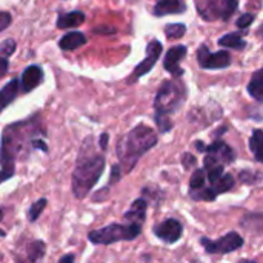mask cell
Masks as SVG:
<instances>
[{
	"label": "cell",
	"instance_id": "obj_14",
	"mask_svg": "<svg viewBox=\"0 0 263 263\" xmlns=\"http://www.w3.org/2000/svg\"><path fill=\"white\" fill-rule=\"evenodd\" d=\"M85 22V14L80 11H71L60 14L57 18V28L60 29H68V28H76Z\"/></svg>",
	"mask_w": 263,
	"mask_h": 263
},
{
	"label": "cell",
	"instance_id": "obj_11",
	"mask_svg": "<svg viewBox=\"0 0 263 263\" xmlns=\"http://www.w3.org/2000/svg\"><path fill=\"white\" fill-rule=\"evenodd\" d=\"M43 80V71L40 66L37 65H31L28 66L23 74H22V80H20V88L23 92H29L34 88H37Z\"/></svg>",
	"mask_w": 263,
	"mask_h": 263
},
{
	"label": "cell",
	"instance_id": "obj_30",
	"mask_svg": "<svg viewBox=\"0 0 263 263\" xmlns=\"http://www.w3.org/2000/svg\"><path fill=\"white\" fill-rule=\"evenodd\" d=\"M9 22H11V15L8 14V12H2L0 14V29L3 31V29H6L8 28V25H9Z\"/></svg>",
	"mask_w": 263,
	"mask_h": 263
},
{
	"label": "cell",
	"instance_id": "obj_23",
	"mask_svg": "<svg viewBox=\"0 0 263 263\" xmlns=\"http://www.w3.org/2000/svg\"><path fill=\"white\" fill-rule=\"evenodd\" d=\"M206 179H208V177H206V171H205V170H197V171H194L193 176H191V180H190V188H191V191L202 190Z\"/></svg>",
	"mask_w": 263,
	"mask_h": 263
},
{
	"label": "cell",
	"instance_id": "obj_32",
	"mask_svg": "<svg viewBox=\"0 0 263 263\" xmlns=\"http://www.w3.org/2000/svg\"><path fill=\"white\" fill-rule=\"evenodd\" d=\"M32 146L34 148H40L42 151H48V146L42 140H32Z\"/></svg>",
	"mask_w": 263,
	"mask_h": 263
},
{
	"label": "cell",
	"instance_id": "obj_1",
	"mask_svg": "<svg viewBox=\"0 0 263 263\" xmlns=\"http://www.w3.org/2000/svg\"><path fill=\"white\" fill-rule=\"evenodd\" d=\"M157 145V134L146 125H139L125 134L117 143L119 165L125 174L131 173L139 159Z\"/></svg>",
	"mask_w": 263,
	"mask_h": 263
},
{
	"label": "cell",
	"instance_id": "obj_19",
	"mask_svg": "<svg viewBox=\"0 0 263 263\" xmlns=\"http://www.w3.org/2000/svg\"><path fill=\"white\" fill-rule=\"evenodd\" d=\"M250 149L257 162L263 163V131L256 129L250 139Z\"/></svg>",
	"mask_w": 263,
	"mask_h": 263
},
{
	"label": "cell",
	"instance_id": "obj_9",
	"mask_svg": "<svg viewBox=\"0 0 263 263\" xmlns=\"http://www.w3.org/2000/svg\"><path fill=\"white\" fill-rule=\"evenodd\" d=\"M186 46H183V45H177V46H173L170 51H168V54H166V57H165V69L168 71V72H171L174 77H180L185 71L180 68V62H182V59L186 55Z\"/></svg>",
	"mask_w": 263,
	"mask_h": 263
},
{
	"label": "cell",
	"instance_id": "obj_16",
	"mask_svg": "<svg viewBox=\"0 0 263 263\" xmlns=\"http://www.w3.org/2000/svg\"><path fill=\"white\" fill-rule=\"evenodd\" d=\"M86 43V37L82 34V32H68L66 35L62 37V40L59 42V46L63 49V51H72V49H77L79 46L85 45Z\"/></svg>",
	"mask_w": 263,
	"mask_h": 263
},
{
	"label": "cell",
	"instance_id": "obj_34",
	"mask_svg": "<svg viewBox=\"0 0 263 263\" xmlns=\"http://www.w3.org/2000/svg\"><path fill=\"white\" fill-rule=\"evenodd\" d=\"M0 62H2V71H0V72H2V76H5V72H6V68H8V60L2 57V60H0Z\"/></svg>",
	"mask_w": 263,
	"mask_h": 263
},
{
	"label": "cell",
	"instance_id": "obj_24",
	"mask_svg": "<svg viewBox=\"0 0 263 263\" xmlns=\"http://www.w3.org/2000/svg\"><path fill=\"white\" fill-rule=\"evenodd\" d=\"M219 2H220V14H222V18L223 20H228L237 11L239 2L237 0H219Z\"/></svg>",
	"mask_w": 263,
	"mask_h": 263
},
{
	"label": "cell",
	"instance_id": "obj_20",
	"mask_svg": "<svg viewBox=\"0 0 263 263\" xmlns=\"http://www.w3.org/2000/svg\"><path fill=\"white\" fill-rule=\"evenodd\" d=\"M219 45L227 46V48H234V49H243L247 46V42L242 39V35L239 32H231V34L223 35L219 40Z\"/></svg>",
	"mask_w": 263,
	"mask_h": 263
},
{
	"label": "cell",
	"instance_id": "obj_12",
	"mask_svg": "<svg viewBox=\"0 0 263 263\" xmlns=\"http://www.w3.org/2000/svg\"><path fill=\"white\" fill-rule=\"evenodd\" d=\"M196 8L205 20H217L222 17L219 0H196Z\"/></svg>",
	"mask_w": 263,
	"mask_h": 263
},
{
	"label": "cell",
	"instance_id": "obj_17",
	"mask_svg": "<svg viewBox=\"0 0 263 263\" xmlns=\"http://www.w3.org/2000/svg\"><path fill=\"white\" fill-rule=\"evenodd\" d=\"M248 92L257 102H263V69H259L253 74L248 85Z\"/></svg>",
	"mask_w": 263,
	"mask_h": 263
},
{
	"label": "cell",
	"instance_id": "obj_27",
	"mask_svg": "<svg viewBox=\"0 0 263 263\" xmlns=\"http://www.w3.org/2000/svg\"><path fill=\"white\" fill-rule=\"evenodd\" d=\"M14 51H15V42L12 39H6L5 42H2V45H0V54H2L3 59L9 57Z\"/></svg>",
	"mask_w": 263,
	"mask_h": 263
},
{
	"label": "cell",
	"instance_id": "obj_21",
	"mask_svg": "<svg viewBox=\"0 0 263 263\" xmlns=\"http://www.w3.org/2000/svg\"><path fill=\"white\" fill-rule=\"evenodd\" d=\"M26 256L31 262L40 263L43 256H45V243L40 242V240H35V242H31L28 247H26Z\"/></svg>",
	"mask_w": 263,
	"mask_h": 263
},
{
	"label": "cell",
	"instance_id": "obj_4",
	"mask_svg": "<svg viewBox=\"0 0 263 263\" xmlns=\"http://www.w3.org/2000/svg\"><path fill=\"white\" fill-rule=\"evenodd\" d=\"M185 99V89L180 83L176 82H165L162 88L159 89L156 100H154V108H156V116H170L171 112L177 111Z\"/></svg>",
	"mask_w": 263,
	"mask_h": 263
},
{
	"label": "cell",
	"instance_id": "obj_36",
	"mask_svg": "<svg viewBox=\"0 0 263 263\" xmlns=\"http://www.w3.org/2000/svg\"><path fill=\"white\" fill-rule=\"evenodd\" d=\"M239 263H257V262H253V260H240Z\"/></svg>",
	"mask_w": 263,
	"mask_h": 263
},
{
	"label": "cell",
	"instance_id": "obj_33",
	"mask_svg": "<svg viewBox=\"0 0 263 263\" xmlns=\"http://www.w3.org/2000/svg\"><path fill=\"white\" fill-rule=\"evenodd\" d=\"M59 263H74V256L72 254H65V256H62Z\"/></svg>",
	"mask_w": 263,
	"mask_h": 263
},
{
	"label": "cell",
	"instance_id": "obj_28",
	"mask_svg": "<svg viewBox=\"0 0 263 263\" xmlns=\"http://www.w3.org/2000/svg\"><path fill=\"white\" fill-rule=\"evenodd\" d=\"M253 22H254V15H253V14H242V15L237 18V26L242 28V29H245V28H248Z\"/></svg>",
	"mask_w": 263,
	"mask_h": 263
},
{
	"label": "cell",
	"instance_id": "obj_3",
	"mask_svg": "<svg viewBox=\"0 0 263 263\" xmlns=\"http://www.w3.org/2000/svg\"><path fill=\"white\" fill-rule=\"evenodd\" d=\"M142 227L139 223H129V225H122V223H112L105 228L91 231L88 234V239L94 245H111L120 240H133L137 236H140Z\"/></svg>",
	"mask_w": 263,
	"mask_h": 263
},
{
	"label": "cell",
	"instance_id": "obj_29",
	"mask_svg": "<svg viewBox=\"0 0 263 263\" xmlns=\"http://www.w3.org/2000/svg\"><path fill=\"white\" fill-rule=\"evenodd\" d=\"M182 162H183L185 170H188V168H191V166L196 163V157H194V156H191V154H188V153H185V156H183Z\"/></svg>",
	"mask_w": 263,
	"mask_h": 263
},
{
	"label": "cell",
	"instance_id": "obj_15",
	"mask_svg": "<svg viewBox=\"0 0 263 263\" xmlns=\"http://www.w3.org/2000/svg\"><path fill=\"white\" fill-rule=\"evenodd\" d=\"M146 206H148V203H146L143 199L136 200V202L131 205V208L126 211L125 219H126L128 222H131V223H139V225H142V223H143V220H145Z\"/></svg>",
	"mask_w": 263,
	"mask_h": 263
},
{
	"label": "cell",
	"instance_id": "obj_6",
	"mask_svg": "<svg viewBox=\"0 0 263 263\" xmlns=\"http://www.w3.org/2000/svg\"><path fill=\"white\" fill-rule=\"evenodd\" d=\"M197 60L202 68L205 69H222L230 66L231 63V55L227 51H219V52H210L208 46H202L197 51Z\"/></svg>",
	"mask_w": 263,
	"mask_h": 263
},
{
	"label": "cell",
	"instance_id": "obj_2",
	"mask_svg": "<svg viewBox=\"0 0 263 263\" xmlns=\"http://www.w3.org/2000/svg\"><path fill=\"white\" fill-rule=\"evenodd\" d=\"M105 170V159L91 151L89 139L83 143L76 170L72 173V193L77 199H85L92 186L99 182Z\"/></svg>",
	"mask_w": 263,
	"mask_h": 263
},
{
	"label": "cell",
	"instance_id": "obj_7",
	"mask_svg": "<svg viewBox=\"0 0 263 263\" xmlns=\"http://www.w3.org/2000/svg\"><path fill=\"white\" fill-rule=\"evenodd\" d=\"M160 54H162V43L157 42V40L149 42L148 46H146V57H145V60L140 65L136 66V69L133 72V77L129 79V82H134V80L140 79L142 76L148 74L154 68V65L159 60Z\"/></svg>",
	"mask_w": 263,
	"mask_h": 263
},
{
	"label": "cell",
	"instance_id": "obj_13",
	"mask_svg": "<svg viewBox=\"0 0 263 263\" xmlns=\"http://www.w3.org/2000/svg\"><path fill=\"white\" fill-rule=\"evenodd\" d=\"M186 9V5L182 0H157L154 6V15H168L179 14Z\"/></svg>",
	"mask_w": 263,
	"mask_h": 263
},
{
	"label": "cell",
	"instance_id": "obj_22",
	"mask_svg": "<svg viewBox=\"0 0 263 263\" xmlns=\"http://www.w3.org/2000/svg\"><path fill=\"white\" fill-rule=\"evenodd\" d=\"M233 186H234V177H233L231 174H225L220 180H217L216 183H213V185H211V188L216 191V194H217V196H219V194H222V193L230 191Z\"/></svg>",
	"mask_w": 263,
	"mask_h": 263
},
{
	"label": "cell",
	"instance_id": "obj_8",
	"mask_svg": "<svg viewBox=\"0 0 263 263\" xmlns=\"http://www.w3.org/2000/svg\"><path fill=\"white\" fill-rule=\"evenodd\" d=\"M183 227L176 219H166L154 227V234L166 243H174L182 237Z\"/></svg>",
	"mask_w": 263,
	"mask_h": 263
},
{
	"label": "cell",
	"instance_id": "obj_25",
	"mask_svg": "<svg viewBox=\"0 0 263 263\" xmlns=\"http://www.w3.org/2000/svg\"><path fill=\"white\" fill-rule=\"evenodd\" d=\"M186 32V26L183 23H171L165 26V34L168 39H180Z\"/></svg>",
	"mask_w": 263,
	"mask_h": 263
},
{
	"label": "cell",
	"instance_id": "obj_10",
	"mask_svg": "<svg viewBox=\"0 0 263 263\" xmlns=\"http://www.w3.org/2000/svg\"><path fill=\"white\" fill-rule=\"evenodd\" d=\"M205 153H206V156L216 159L217 162H220V163H223V165H228V163H231V162L236 159V154H234V151L231 149V146H228V145H227L225 142H222V140H216L214 143L208 145V146L205 148Z\"/></svg>",
	"mask_w": 263,
	"mask_h": 263
},
{
	"label": "cell",
	"instance_id": "obj_26",
	"mask_svg": "<svg viewBox=\"0 0 263 263\" xmlns=\"http://www.w3.org/2000/svg\"><path fill=\"white\" fill-rule=\"evenodd\" d=\"M45 206H46V199H40V200L34 202V203L31 205L29 211H28V220H29V222H35V220L40 217L42 211L45 210Z\"/></svg>",
	"mask_w": 263,
	"mask_h": 263
},
{
	"label": "cell",
	"instance_id": "obj_18",
	"mask_svg": "<svg viewBox=\"0 0 263 263\" xmlns=\"http://www.w3.org/2000/svg\"><path fill=\"white\" fill-rule=\"evenodd\" d=\"M18 86H20V83H18L17 79L9 80V82L3 86V89H2V92H0L2 108H6V106L15 99V96H17V92H18Z\"/></svg>",
	"mask_w": 263,
	"mask_h": 263
},
{
	"label": "cell",
	"instance_id": "obj_37",
	"mask_svg": "<svg viewBox=\"0 0 263 263\" xmlns=\"http://www.w3.org/2000/svg\"><path fill=\"white\" fill-rule=\"evenodd\" d=\"M260 35H263V26L260 28Z\"/></svg>",
	"mask_w": 263,
	"mask_h": 263
},
{
	"label": "cell",
	"instance_id": "obj_31",
	"mask_svg": "<svg viewBox=\"0 0 263 263\" xmlns=\"http://www.w3.org/2000/svg\"><path fill=\"white\" fill-rule=\"evenodd\" d=\"M99 143H100V148H102V149H106V146H108V134H106V133H103V134L100 136Z\"/></svg>",
	"mask_w": 263,
	"mask_h": 263
},
{
	"label": "cell",
	"instance_id": "obj_35",
	"mask_svg": "<svg viewBox=\"0 0 263 263\" xmlns=\"http://www.w3.org/2000/svg\"><path fill=\"white\" fill-rule=\"evenodd\" d=\"M17 263H34V262H31V260L28 259V256H26V259H17Z\"/></svg>",
	"mask_w": 263,
	"mask_h": 263
},
{
	"label": "cell",
	"instance_id": "obj_5",
	"mask_svg": "<svg viewBox=\"0 0 263 263\" xmlns=\"http://www.w3.org/2000/svg\"><path fill=\"white\" fill-rule=\"evenodd\" d=\"M200 243L208 254H228V253H233V251L242 248L243 239L237 233H228L227 236H223L217 240H210L206 237H202Z\"/></svg>",
	"mask_w": 263,
	"mask_h": 263
}]
</instances>
